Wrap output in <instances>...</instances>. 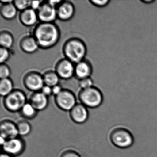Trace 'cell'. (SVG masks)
<instances>
[{
	"instance_id": "1",
	"label": "cell",
	"mask_w": 157,
	"mask_h": 157,
	"mask_svg": "<svg viewBox=\"0 0 157 157\" xmlns=\"http://www.w3.org/2000/svg\"><path fill=\"white\" fill-rule=\"evenodd\" d=\"M59 31L52 23H42L34 32V36L39 46L49 48L56 44L59 39Z\"/></svg>"
},
{
	"instance_id": "2",
	"label": "cell",
	"mask_w": 157,
	"mask_h": 157,
	"mask_svg": "<svg viewBox=\"0 0 157 157\" xmlns=\"http://www.w3.org/2000/svg\"><path fill=\"white\" fill-rule=\"evenodd\" d=\"M63 50L67 59L77 64L83 60L86 54V47L84 43L75 38L67 41Z\"/></svg>"
},
{
	"instance_id": "3",
	"label": "cell",
	"mask_w": 157,
	"mask_h": 157,
	"mask_svg": "<svg viewBox=\"0 0 157 157\" xmlns=\"http://www.w3.org/2000/svg\"><path fill=\"white\" fill-rule=\"evenodd\" d=\"M78 98L81 103L90 108H97L101 105L103 101L101 92L93 86L82 90L79 94Z\"/></svg>"
},
{
	"instance_id": "4",
	"label": "cell",
	"mask_w": 157,
	"mask_h": 157,
	"mask_svg": "<svg viewBox=\"0 0 157 157\" xmlns=\"http://www.w3.org/2000/svg\"><path fill=\"white\" fill-rule=\"evenodd\" d=\"M110 139L113 145L119 148L130 147L134 141L131 132L124 128H117L113 129L110 134Z\"/></svg>"
},
{
	"instance_id": "5",
	"label": "cell",
	"mask_w": 157,
	"mask_h": 157,
	"mask_svg": "<svg viewBox=\"0 0 157 157\" xmlns=\"http://www.w3.org/2000/svg\"><path fill=\"white\" fill-rule=\"evenodd\" d=\"M26 97L23 92L19 90H13L5 96L3 100L5 108L12 113L20 112L26 103Z\"/></svg>"
},
{
	"instance_id": "6",
	"label": "cell",
	"mask_w": 157,
	"mask_h": 157,
	"mask_svg": "<svg viewBox=\"0 0 157 157\" xmlns=\"http://www.w3.org/2000/svg\"><path fill=\"white\" fill-rule=\"evenodd\" d=\"M2 147L5 153L17 157L21 155L25 150V141L21 137L18 136L6 140Z\"/></svg>"
},
{
	"instance_id": "7",
	"label": "cell",
	"mask_w": 157,
	"mask_h": 157,
	"mask_svg": "<svg viewBox=\"0 0 157 157\" xmlns=\"http://www.w3.org/2000/svg\"><path fill=\"white\" fill-rule=\"evenodd\" d=\"M55 102L59 109L62 111L69 112L77 104L74 94L67 90H63L56 96Z\"/></svg>"
},
{
	"instance_id": "8",
	"label": "cell",
	"mask_w": 157,
	"mask_h": 157,
	"mask_svg": "<svg viewBox=\"0 0 157 157\" xmlns=\"http://www.w3.org/2000/svg\"><path fill=\"white\" fill-rule=\"evenodd\" d=\"M25 85L27 89L36 92L44 86L43 77L37 72H31L27 74L24 80Z\"/></svg>"
},
{
	"instance_id": "9",
	"label": "cell",
	"mask_w": 157,
	"mask_h": 157,
	"mask_svg": "<svg viewBox=\"0 0 157 157\" xmlns=\"http://www.w3.org/2000/svg\"><path fill=\"white\" fill-rule=\"evenodd\" d=\"M1 137L6 140L19 136L17 124L10 119L2 120L0 124Z\"/></svg>"
},
{
	"instance_id": "10",
	"label": "cell",
	"mask_w": 157,
	"mask_h": 157,
	"mask_svg": "<svg viewBox=\"0 0 157 157\" xmlns=\"http://www.w3.org/2000/svg\"><path fill=\"white\" fill-rule=\"evenodd\" d=\"M70 117L74 123L78 124H83L89 118V111L87 107L82 104L77 103L70 111Z\"/></svg>"
},
{
	"instance_id": "11",
	"label": "cell",
	"mask_w": 157,
	"mask_h": 157,
	"mask_svg": "<svg viewBox=\"0 0 157 157\" xmlns=\"http://www.w3.org/2000/svg\"><path fill=\"white\" fill-rule=\"evenodd\" d=\"M37 13L38 19L42 23H52L57 16L56 8L48 2L42 4Z\"/></svg>"
},
{
	"instance_id": "12",
	"label": "cell",
	"mask_w": 157,
	"mask_h": 157,
	"mask_svg": "<svg viewBox=\"0 0 157 157\" xmlns=\"http://www.w3.org/2000/svg\"><path fill=\"white\" fill-rule=\"evenodd\" d=\"M56 72L59 78L64 79L70 78L75 74L73 63L67 59H62L57 64Z\"/></svg>"
},
{
	"instance_id": "13",
	"label": "cell",
	"mask_w": 157,
	"mask_h": 157,
	"mask_svg": "<svg viewBox=\"0 0 157 157\" xmlns=\"http://www.w3.org/2000/svg\"><path fill=\"white\" fill-rule=\"evenodd\" d=\"M30 103L38 112L43 111L48 106V97L41 92H36L31 95Z\"/></svg>"
},
{
	"instance_id": "14",
	"label": "cell",
	"mask_w": 157,
	"mask_h": 157,
	"mask_svg": "<svg viewBox=\"0 0 157 157\" xmlns=\"http://www.w3.org/2000/svg\"><path fill=\"white\" fill-rule=\"evenodd\" d=\"M74 7L73 4L68 2H63L59 4L57 10L58 17L62 21H68L74 15Z\"/></svg>"
},
{
	"instance_id": "15",
	"label": "cell",
	"mask_w": 157,
	"mask_h": 157,
	"mask_svg": "<svg viewBox=\"0 0 157 157\" xmlns=\"http://www.w3.org/2000/svg\"><path fill=\"white\" fill-rule=\"evenodd\" d=\"M92 71V69L90 64L83 60L77 63L75 67V74L80 80L90 78Z\"/></svg>"
},
{
	"instance_id": "16",
	"label": "cell",
	"mask_w": 157,
	"mask_h": 157,
	"mask_svg": "<svg viewBox=\"0 0 157 157\" xmlns=\"http://www.w3.org/2000/svg\"><path fill=\"white\" fill-rule=\"evenodd\" d=\"M38 19L36 11L30 8L22 11L20 15V21L23 24L27 26L35 25Z\"/></svg>"
},
{
	"instance_id": "17",
	"label": "cell",
	"mask_w": 157,
	"mask_h": 157,
	"mask_svg": "<svg viewBox=\"0 0 157 157\" xmlns=\"http://www.w3.org/2000/svg\"><path fill=\"white\" fill-rule=\"evenodd\" d=\"M38 47L36 40L33 36L24 37L21 42V48L26 53H34L37 50Z\"/></svg>"
},
{
	"instance_id": "18",
	"label": "cell",
	"mask_w": 157,
	"mask_h": 157,
	"mask_svg": "<svg viewBox=\"0 0 157 157\" xmlns=\"http://www.w3.org/2000/svg\"><path fill=\"white\" fill-rule=\"evenodd\" d=\"M17 9L12 2L3 4L1 9V13L3 18L12 20L16 16Z\"/></svg>"
},
{
	"instance_id": "19",
	"label": "cell",
	"mask_w": 157,
	"mask_h": 157,
	"mask_svg": "<svg viewBox=\"0 0 157 157\" xmlns=\"http://www.w3.org/2000/svg\"><path fill=\"white\" fill-rule=\"evenodd\" d=\"M38 111L30 102L26 103L21 109L20 113L25 119H33L37 116Z\"/></svg>"
},
{
	"instance_id": "20",
	"label": "cell",
	"mask_w": 157,
	"mask_h": 157,
	"mask_svg": "<svg viewBox=\"0 0 157 157\" xmlns=\"http://www.w3.org/2000/svg\"><path fill=\"white\" fill-rule=\"evenodd\" d=\"M45 85L53 87L58 85L59 77L56 71H48L44 74L43 76Z\"/></svg>"
},
{
	"instance_id": "21",
	"label": "cell",
	"mask_w": 157,
	"mask_h": 157,
	"mask_svg": "<svg viewBox=\"0 0 157 157\" xmlns=\"http://www.w3.org/2000/svg\"><path fill=\"white\" fill-rule=\"evenodd\" d=\"M16 124L19 136H26L31 133L32 130V125L27 120L25 119L20 120Z\"/></svg>"
},
{
	"instance_id": "22",
	"label": "cell",
	"mask_w": 157,
	"mask_h": 157,
	"mask_svg": "<svg viewBox=\"0 0 157 157\" xmlns=\"http://www.w3.org/2000/svg\"><path fill=\"white\" fill-rule=\"evenodd\" d=\"M13 84L10 78L2 79L0 82V94L5 97L13 91Z\"/></svg>"
},
{
	"instance_id": "23",
	"label": "cell",
	"mask_w": 157,
	"mask_h": 157,
	"mask_svg": "<svg viewBox=\"0 0 157 157\" xmlns=\"http://www.w3.org/2000/svg\"><path fill=\"white\" fill-rule=\"evenodd\" d=\"M13 39L10 33L3 32L0 35V44L2 47L8 48L11 47L13 44Z\"/></svg>"
},
{
	"instance_id": "24",
	"label": "cell",
	"mask_w": 157,
	"mask_h": 157,
	"mask_svg": "<svg viewBox=\"0 0 157 157\" xmlns=\"http://www.w3.org/2000/svg\"><path fill=\"white\" fill-rule=\"evenodd\" d=\"M31 1H15L13 2V4L15 5L17 10L23 11L27 9H29L30 7Z\"/></svg>"
},
{
	"instance_id": "25",
	"label": "cell",
	"mask_w": 157,
	"mask_h": 157,
	"mask_svg": "<svg viewBox=\"0 0 157 157\" xmlns=\"http://www.w3.org/2000/svg\"><path fill=\"white\" fill-rule=\"evenodd\" d=\"M10 75V70L8 66L2 64L0 66V78L2 79L8 78Z\"/></svg>"
},
{
	"instance_id": "26",
	"label": "cell",
	"mask_w": 157,
	"mask_h": 157,
	"mask_svg": "<svg viewBox=\"0 0 157 157\" xmlns=\"http://www.w3.org/2000/svg\"><path fill=\"white\" fill-rule=\"evenodd\" d=\"M93 81L90 78H85L82 79L79 82V85L82 90V89H88L93 87Z\"/></svg>"
},
{
	"instance_id": "27",
	"label": "cell",
	"mask_w": 157,
	"mask_h": 157,
	"mask_svg": "<svg viewBox=\"0 0 157 157\" xmlns=\"http://www.w3.org/2000/svg\"><path fill=\"white\" fill-rule=\"evenodd\" d=\"M59 157H82V156L78 151L74 150L68 149L63 151Z\"/></svg>"
},
{
	"instance_id": "28",
	"label": "cell",
	"mask_w": 157,
	"mask_h": 157,
	"mask_svg": "<svg viewBox=\"0 0 157 157\" xmlns=\"http://www.w3.org/2000/svg\"><path fill=\"white\" fill-rule=\"evenodd\" d=\"M0 56H0L1 63L2 64L6 62L10 58V52L8 49L1 47L0 49Z\"/></svg>"
},
{
	"instance_id": "29",
	"label": "cell",
	"mask_w": 157,
	"mask_h": 157,
	"mask_svg": "<svg viewBox=\"0 0 157 157\" xmlns=\"http://www.w3.org/2000/svg\"><path fill=\"white\" fill-rule=\"evenodd\" d=\"M90 2L93 5L97 7H103L106 6L110 2V1L109 0H101V1L93 0V1H91Z\"/></svg>"
},
{
	"instance_id": "30",
	"label": "cell",
	"mask_w": 157,
	"mask_h": 157,
	"mask_svg": "<svg viewBox=\"0 0 157 157\" xmlns=\"http://www.w3.org/2000/svg\"><path fill=\"white\" fill-rule=\"evenodd\" d=\"M43 1H32L31 2L30 4V8L34 10H38L39 8L42 6V2Z\"/></svg>"
},
{
	"instance_id": "31",
	"label": "cell",
	"mask_w": 157,
	"mask_h": 157,
	"mask_svg": "<svg viewBox=\"0 0 157 157\" xmlns=\"http://www.w3.org/2000/svg\"><path fill=\"white\" fill-rule=\"evenodd\" d=\"M41 92L46 96L48 97L52 94V88L50 86L45 85L41 90Z\"/></svg>"
},
{
	"instance_id": "32",
	"label": "cell",
	"mask_w": 157,
	"mask_h": 157,
	"mask_svg": "<svg viewBox=\"0 0 157 157\" xmlns=\"http://www.w3.org/2000/svg\"><path fill=\"white\" fill-rule=\"evenodd\" d=\"M62 90V88L59 85H56L54 87H52V94L56 96L61 92Z\"/></svg>"
},
{
	"instance_id": "33",
	"label": "cell",
	"mask_w": 157,
	"mask_h": 157,
	"mask_svg": "<svg viewBox=\"0 0 157 157\" xmlns=\"http://www.w3.org/2000/svg\"><path fill=\"white\" fill-rule=\"evenodd\" d=\"M62 2L61 1H50L48 2V3L50 5H52L53 7L56 8V6L58 4H60V3Z\"/></svg>"
},
{
	"instance_id": "34",
	"label": "cell",
	"mask_w": 157,
	"mask_h": 157,
	"mask_svg": "<svg viewBox=\"0 0 157 157\" xmlns=\"http://www.w3.org/2000/svg\"><path fill=\"white\" fill-rule=\"evenodd\" d=\"M14 157L13 156H11V155H9V154H7V153H5L3 152V153H2L1 154V157Z\"/></svg>"
},
{
	"instance_id": "35",
	"label": "cell",
	"mask_w": 157,
	"mask_h": 157,
	"mask_svg": "<svg viewBox=\"0 0 157 157\" xmlns=\"http://www.w3.org/2000/svg\"><path fill=\"white\" fill-rule=\"evenodd\" d=\"M143 2H144L145 3H151V2H153L154 1L153 0H143V1H141Z\"/></svg>"
}]
</instances>
